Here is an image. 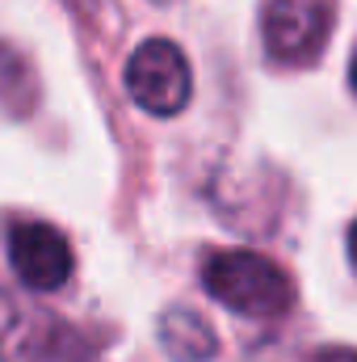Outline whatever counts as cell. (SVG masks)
I'll list each match as a JSON object with an SVG mask.
<instances>
[{
	"label": "cell",
	"mask_w": 357,
	"mask_h": 362,
	"mask_svg": "<svg viewBox=\"0 0 357 362\" xmlns=\"http://www.w3.org/2000/svg\"><path fill=\"white\" fill-rule=\"evenodd\" d=\"M332 0H265L261 4V42L273 64L298 68L311 64L332 34Z\"/></svg>",
	"instance_id": "obj_3"
},
{
	"label": "cell",
	"mask_w": 357,
	"mask_h": 362,
	"mask_svg": "<svg viewBox=\"0 0 357 362\" xmlns=\"http://www.w3.org/2000/svg\"><path fill=\"white\" fill-rule=\"evenodd\" d=\"M349 262H353V270H357V223H353V232H349Z\"/></svg>",
	"instance_id": "obj_9"
},
{
	"label": "cell",
	"mask_w": 357,
	"mask_h": 362,
	"mask_svg": "<svg viewBox=\"0 0 357 362\" xmlns=\"http://www.w3.org/2000/svg\"><path fill=\"white\" fill-rule=\"evenodd\" d=\"M349 81H353V89H357V55H353V72H349Z\"/></svg>",
	"instance_id": "obj_11"
},
{
	"label": "cell",
	"mask_w": 357,
	"mask_h": 362,
	"mask_svg": "<svg viewBox=\"0 0 357 362\" xmlns=\"http://www.w3.org/2000/svg\"><path fill=\"white\" fill-rule=\"evenodd\" d=\"M0 362H97V354L55 312L0 291Z\"/></svg>",
	"instance_id": "obj_2"
},
{
	"label": "cell",
	"mask_w": 357,
	"mask_h": 362,
	"mask_svg": "<svg viewBox=\"0 0 357 362\" xmlns=\"http://www.w3.org/2000/svg\"><path fill=\"white\" fill-rule=\"evenodd\" d=\"M8 262L30 291H59L72 278V245L59 228L21 219L8 228Z\"/></svg>",
	"instance_id": "obj_5"
},
{
	"label": "cell",
	"mask_w": 357,
	"mask_h": 362,
	"mask_svg": "<svg viewBox=\"0 0 357 362\" xmlns=\"http://www.w3.org/2000/svg\"><path fill=\"white\" fill-rule=\"evenodd\" d=\"M311 362H357V350H349V346H328V350H320Z\"/></svg>",
	"instance_id": "obj_8"
},
{
	"label": "cell",
	"mask_w": 357,
	"mask_h": 362,
	"mask_svg": "<svg viewBox=\"0 0 357 362\" xmlns=\"http://www.w3.org/2000/svg\"><path fill=\"white\" fill-rule=\"evenodd\" d=\"M126 93L147 114H160V118L181 114L193 93V72H189L185 51L169 38H147L143 47H135L126 64Z\"/></svg>",
	"instance_id": "obj_4"
},
{
	"label": "cell",
	"mask_w": 357,
	"mask_h": 362,
	"mask_svg": "<svg viewBox=\"0 0 357 362\" xmlns=\"http://www.w3.org/2000/svg\"><path fill=\"white\" fill-rule=\"evenodd\" d=\"M202 286L210 299H219L223 308L253 316V320H269L290 312L294 303V282L282 266H273L269 257L253 253V249H214L202 262Z\"/></svg>",
	"instance_id": "obj_1"
},
{
	"label": "cell",
	"mask_w": 357,
	"mask_h": 362,
	"mask_svg": "<svg viewBox=\"0 0 357 362\" xmlns=\"http://www.w3.org/2000/svg\"><path fill=\"white\" fill-rule=\"evenodd\" d=\"M160 346L169 350L173 362H206V358H214L219 341H214V329L198 312L173 308V312L160 316Z\"/></svg>",
	"instance_id": "obj_6"
},
{
	"label": "cell",
	"mask_w": 357,
	"mask_h": 362,
	"mask_svg": "<svg viewBox=\"0 0 357 362\" xmlns=\"http://www.w3.org/2000/svg\"><path fill=\"white\" fill-rule=\"evenodd\" d=\"M68 4H76L80 13H92V8H97V0H68Z\"/></svg>",
	"instance_id": "obj_10"
},
{
	"label": "cell",
	"mask_w": 357,
	"mask_h": 362,
	"mask_svg": "<svg viewBox=\"0 0 357 362\" xmlns=\"http://www.w3.org/2000/svg\"><path fill=\"white\" fill-rule=\"evenodd\" d=\"M30 93V68L21 55H13L8 47H0V101L25 97Z\"/></svg>",
	"instance_id": "obj_7"
}]
</instances>
